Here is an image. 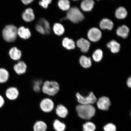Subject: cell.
<instances>
[{
    "mask_svg": "<svg viewBox=\"0 0 131 131\" xmlns=\"http://www.w3.org/2000/svg\"><path fill=\"white\" fill-rule=\"evenodd\" d=\"M76 111L79 117L84 119H91L96 113V109L92 105H78Z\"/></svg>",
    "mask_w": 131,
    "mask_h": 131,
    "instance_id": "cell-1",
    "label": "cell"
},
{
    "mask_svg": "<svg viewBox=\"0 0 131 131\" xmlns=\"http://www.w3.org/2000/svg\"><path fill=\"white\" fill-rule=\"evenodd\" d=\"M60 89L59 84L56 81H47L44 82L42 90L44 94L50 96L57 94Z\"/></svg>",
    "mask_w": 131,
    "mask_h": 131,
    "instance_id": "cell-2",
    "label": "cell"
},
{
    "mask_svg": "<svg viewBox=\"0 0 131 131\" xmlns=\"http://www.w3.org/2000/svg\"><path fill=\"white\" fill-rule=\"evenodd\" d=\"M18 29L13 25L6 26L3 29L2 35L3 38L6 42H12L17 38Z\"/></svg>",
    "mask_w": 131,
    "mask_h": 131,
    "instance_id": "cell-3",
    "label": "cell"
},
{
    "mask_svg": "<svg viewBox=\"0 0 131 131\" xmlns=\"http://www.w3.org/2000/svg\"><path fill=\"white\" fill-rule=\"evenodd\" d=\"M84 16L77 7L70 8L67 13V18L74 23L81 22L84 19Z\"/></svg>",
    "mask_w": 131,
    "mask_h": 131,
    "instance_id": "cell-4",
    "label": "cell"
},
{
    "mask_svg": "<svg viewBox=\"0 0 131 131\" xmlns=\"http://www.w3.org/2000/svg\"><path fill=\"white\" fill-rule=\"evenodd\" d=\"M76 96L78 102L81 104L92 105L97 101L96 96L92 92H90L88 96H86L77 93L76 94Z\"/></svg>",
    "mask_w": 131,
    "mask_h": 131,
    "instance_id": "cell-5",
    "label": "cell"
},
{
    "mask_svg": "<svg viewBox=\"0 0 131 131\" xmlns=\"http://www.w3.org/2000/svg\"><path fill=\"white\" fill-rule=\"evenodd\" d=\"M40 106L41 110L43 112L49 113L53 111L54 104L52 99L49 98H45L41 101Z\"/></svg>",
    "mask_w": 131,
    "mask_h": 131,
    "instance_id": "cell-6",
    "label": "cell"
},
{
    "mask_svg": "<svg viewBox=\"0 0 131 131\" xmlns=\"http://www.w3.org/2000/svg\"><path fill=\"white\" fill-rule=\"evenodd\" d=\"M111 105V101L108 97L105 96L100 98L97 102V107L101 110L106 111L108 110Z\"/></svg>",
    "mask_w": 131,
    "mask_h": 131,
    "instance_id": "cell-7",
    "label": "cell"
},
{
    "mask_svg": "<svg viewBox=\"0 0 131 131\" xmlns=\"http://www.w3.org/2000/svg\"><path fill=\"white\" fill-rule=\"evenodd\" d=\"M101 36L102 34L100 30L96 28H93L90 29L88 31V37L91 41H98L101 39Z\"/></svg>",
    "mask_w": 131,
    "mask_h": 131,
    "instance_id": "cell-8",
    "label": "cell"
},
{
    "mask_svg": "<svg viewBox=\"0 0 131 131\" xmlns=\"http://www.w3.org/2000/svg\"><path fill=\"white\" fill-rule=\"evenodd\" d=\"M5 95L6 97L10 100H15L18 97L19 91L17 88L11 87L6 90Z\"/></svg>",
    "mask_w": 131,
    "mask_h": 131,
    "instance_id": "cell-9",
    "label": "cell"
},
{
    "mask_svg": "<svg viewBox=\"0 0 131 131\" xmlns=\"http://www.w3.org/2000/svg\"><path fill=\"white\" fill-rule=\"evenodd\" d=\"M27 68V65L24 62L19 61L15 65L14 67L15 71L17 74L19 75L23 74L26 73Z\"/></svg>",
    "mask_w": 131,
    "mask_h": 131,
    "instance_id": "cell-10",
    "label": "cell"
},
{
    "mask_svg": "<svg viewBox=\"0 0 131 131\" xmlns=\"http://www.w3.org/2000/svg\"><path fill=\"white\" fill-rule=\"evenodd\" d=\"M77 45L81 49V51L83 53L88 51L90 47V42L87 40L83 38H81L77 42Z\"/></svg>",
    "mask_w": 131,
    "mask_h": 131,
    "instance_id": "cell-11",
    "label": "cell"
},
{
    "mask_svg": "<svg viewBox=\"0 0 131 131\" xmlns=\"http://www.w3.org/2000/svg\"><path fill=\"white\" fill-rule=\"evenodd\" d=\"M56 113L58 117L61 118H65L68 114V109L61 104L58 105L56 108Z\"/></svg>",
    "mask_w": 131,
    "mask_h": 131,
    "instance_id": "cell-12",
    "label": "cell"
},
{
    "mask_svg": "<svg viewBox=\"0 0 131 131\" xmlns=\"http://www.w3.org/2000/svg\"><path fill=\"white\" fill-rule=\"evenodd\" d=\"M23 19L27 22H30L35 19V16L33 10L31 8H28L25 10L22 15Z\"/></svg>",
    "mask_w": 131,
    "mask_h": 131,
    "instance_id": "cell-13",
    "label": "cell"
},
{
    "mask_svg": "<svg viewBox=\"0 0 131 131\" xmlns=\"http://www.w3.org/2000/svg\"><path fill=\"white\" fill-rule=\"evenodd\" d=\"M94 1L92 0H85L81 3V7L83 11H90L94 7Z\"/></svg>",
    "mask_w": 131,
    "mask_h": 131,
    "instance_id": "cell-14",
    "label": "cell"
},
{
    "mask_svg": "<svg viewBox=\"0 0 131 131\" xmlns=\"http://www.w3.org/2000/svg\"><path fill=\"white\" fill-rule=\"evenodd\" d=\"M18 34L21 38L27 39L30 37L31 34L28 28H25L24 27H19L18 29Z\"/></svg>",
    "mask_w": 131,
    "mask_h": 131,
    "instance_id": "cell-15",
    "label": "cell"
},
{
    "mask_svg": "<svg viewBox=\"0 0 131 131\" xmlns=\"http://www.w3.org/2000/svg\"><path fill=\"white\" fill-rule=\"evenodd\" d=\"M9 54L11 58L15 60H19L22 55L20 51L16 47L11 48L9 50Z\"/></svg>",
    "mask_w": 131,
    "mask_h": 131,
    "instance_id": "cell-16",
    "label": "cell"
},
{
    "mask_svg": "<svg viewBox=\"0 0 131 131\" xmlns=\"http://www.w3.org/2000/svg\"><path fill=\"white\" fill-rule=\"evenodd\" d=\"M100 26L101 29L111 30L113 27L114 24L112 21L108 19H105L101 21Z\"/></svg>",
    "mask_w": 131,
    "mask_h": 131,
    "instance_id": "cell-17",
    "label": "cell"
},
{
    "mask_svg": "<svg viewBox=\"0 0 131 131\" xmlns=\"http://www.w3.org/2000/svg\"><path fill=\"white\" fill-rule=\"evenodd\" d=\"M129 29L127 26L123 25L118 28L117 31V35L124 38H127L128 35Z\"/></svg>",
    "mask_w": 131,
    "mask_h": 131,
    "instance_id": "cell-18",
    "label": "cell"
},
{
    "mask_svg": "<svg viewBox=\"0 0 131 131\" xmlns=\"http://www.w3.org/2000/svg\"><path fill=\"white\" fill-rule=\"evenodd\" d=\"M107 47L110 49L111 52L113 53L119 52L120 49V45L116 41L113 40L107 44Z\"/></svg>",
    "mask_w": 131,
    "mask_h": 131,
    "instance_id": "cell-19",
    "label": "cell"
},
{
    "mask_svg": "<svg viewBox=\"0 0 131 131\" xmlns=\"http://www.w3.org/2000/svg\"><path fill=\"white\" fill-rule=\"evenodd\" d=\"M62 45L64 47L69 50L73 49L75 47V42L72 39H70L67 37L63 39Z\"/></svg>",
    "mask_w": 131,
    "mask_h": 131,
    "instance_id": "cell-20",
    "label": "cell"
},
{
    "mask_svg": "<svg viewBox=\"0 0 131 131\" xmlns=\"http://www.w3.org/2000/svg\"><path fill=\"white\" fill-rule=\"evenodd\" d=\"M79 61L80 64L84 68H89L92 65L91 58L84 56H82L80 57Z\"/></svg>",
    "mask_w": 131,
    "mask_h": 131,
    "instance_id": "cell-21",
    "label": "cell"
},
{
    "mask_svg": "<svg viewBox=\"0 0 131 131\" xmlns=\"http://www.w3.org/2000/svg\"><path fill=\"white\" fill-rule=\"evenodd\" d=\"M47 128V124L42 121L36 122L34 126V131H46Z\"/></svg>",
    "mask_w": 131,
    "mask_h": 131,
    "instance_id": "cell-22",
    "label": "cell"
},
{
    "mask_svg": "<svg viewBox=\"0 0 131 131\" xmlns=\"http://www.w3.org/2000/svg\"><path fill=\"white\" fill-rule=\"evenodd\" d=\"M9 78V73L7 70L4 68H0V83L6 82Z\"/></svg>",
    "mask_w": 131,
    "mask_h": 131,
    "instance_id": "cell-23",
    "label": "cell"
},
{
    "mask_svg": "<svg viewBox=\"0 0 131 131\" xmlns=\"http://www.w3.org/2000/svg\"><path fill=\"white\" fill-rule=\"evenodd\" d=\"M127 12L125 8L121 7L117 9L115 12V16L118 19H123L126 17Z\"/></svg>",
    "mask_w": 131,
    "mask_h": 131,
    "instance_id": "cell-24",
    "label": "cell"
},
{
    "mask_svg": "<svg viewBox=\"0 0 131 131\" xmlns=\"http://www.w3.org/2000/svg\"><path fill=\"white\" fill-rule=\"evenodd\" d=\"M53 127L56 131H64L66 128V126L65 124L58 119H56L54 121Z\"/></svg>",
    "mask_w": 131,
    "mask_h": 131,
    "instance_id": "cell-25",
    "label": "cell"
},
{
    "mask_svg": "<svg viewBox=\"0 0 131 131\" xmlns=\"http://www.w3.org/2000/svg\"><path fill=\"white\" fill-rule=\"evenodd\" d=\"M53 30L55 34L59 36L62 35L64 32V29L63 26L59 23H56L54 25Z\"/></svg>",
    "mask_w": 131,
    "mask_h": 131,
    "instance_id": "cell-26",
    "label": "cell"
},
{
    "mask_svg": "<svg viewBox=\"0 0 131 131\" xmlns=\"http://www.w3.org/2000/svg\"><path fill=\"white\" fill-rule=\"evenodd\" d=\"M70 2L68 0H61L58 2V6L63 10H68L70 9Z\"/></svg>",
    "mask_w": 131,
    "mask_h": 131,
    "instance_id": "cell-27",
    "label": "cell"
},
{
    "mask_svg": "<svg viewBox=\"0 0 131 131\" xmlns=\"http://www.w3.org/2000/svg\"><path fill=\"white\" fill-rule=\"evenodd\" d=\"M38 24L43 27L45 31L46 34H49L50 32V27L49 22L45 19L42 18L40 19Z\"/></svg>",
    "mask_w": 131,
    "mask_h": 131,
    "instance_id": "cell-28",
    "label": "cell"
},
{
    "mask_svg": "<svg viewBox=\"0 0 131 131\" xmlns=\"http://www.w3.org/2000/svg\"><path fill=\"white\" fill-rule=\"evenodd\" d=\"M96 126L93 123L87 122L83 125V131H95Z\"/></svg>",
    "mask_w": 131,
    "mask_h": 131,
    "instance_id": "cell-29",
    "label": "cell"
},
{
    "mask_svg": "<svg viewBox=\"0 0 131 131\" xmlns=\"http://www.w3.org/2000/svg\"><path fill=\"white\" fill-rule=\"evenodd\" d=\"M103 52L100 49H98L94 52L93 55V58L94 61L99 62L102 60L103 57Z\"/></svg>",
    "mask_w": 131,
    "mask_h": 131,
    "instance_id": "cell-30",
    "label": "cell"
},
{
    "mask_svg": "<svg viewBox=\"0 0 131 131\" xmlns=\"http://www.w3.org/2000/svg\"><path fill=\"white\" fill-rule=\"evenodd\" d=\"M104 131H117V128L115 125L112 123L106 124L104 127Z\"/></svg>",
    "mask_w": 131,
    "mask_h": 131,
    "instance_id": "cell-31",
    "label": "cell"
},
{
    "mask_svg": "<svg viewBox=\"0 0 131 131\" xmlns=\"http://www.w3.org/2000/svg\"><path fill=\"white\" fill-rule=\"evenodd\" d=\"M52 1L50 0H43L39 2V4L42 7L47 8L48 7V5Z\"/></svg>",
    "mask_w": 131,
    "mask_h": 131,
    "instance_id": "cell-32",
    "label": "cell"
},
{
    "mask_svg": "<svg viewBox=\"0 0 131 131\" xmlns=\"http://www.w3.org/2000/svg\"><path fill=\"white\" fill-rule=\"evenodd\" d=\"M41 82H37L35 83L33 86V90L36 92H39L41 90L40 85Z\"/></svg>",
    "mask_w": 131,
    "mask_h": 131,
    "instance_id": "cell-33",
    "label": "cell"
},
{
    "mask_svg": "<svg viewBox=\"0 0 131 131\" xmlns=\"http://www.w3.org/2000/svg\"><path fill=\"white\" fill-rule=\"evenodd\" d=\"M36 30L39 32L40 34H46V32L45 29H43V27H42L40 24H38L36 25Z\"/></svg>",
    "mask_w": 131,
    "mask_h": 131,
    "instance_id": "cell-34",
    "label": "cell"
},
{
    "mask_svg": "<svg viewBox=\"0 0 131 131\" xmlns=\"http://www.w3.org/2000/svg\"><path fill=\"white\" fill-rule=\"evenodd\" d=\"M5 100L4 97L0 95V108L2 107L4 105Z\"/></svg>",
    "mask_w": 131,
    "mask_h": 131,
    "instance_id": "cell-35",
    "label": "cell"
},
{
    "mask_svg": "<svg viewBox=\"0 0 131 131\" xmlns=\"http://www.w3.org/2000/svg\"><path fill=\"white\" fill-rule=\"evenodd\" d=\"M127 85L129 88H130L131 87V77H130L127 80Z\"/></svg>",
    "mask_w": 131,
    "mask_h": 131,
    "instance_id": "cell-36",
    "label": "cell"
},
{
    "mask_svg": "<svg viewBox=\"0 0 131 131\" xmlns=\"http://www.w3.org/2000/svg\"><path fill=\"white\" fill-rule=\"evenodd\" d=\"M33 1L32 0H24V1H22V2L24 3V4L27 5L28 4L30 3H31Z\"/></svg>",
    "mask_w": 131,
    "mask_h": 131,
    "instance_id": "cell-37",
    "label": "cell"
}]
</instances>
